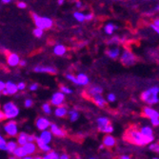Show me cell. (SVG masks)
Returning a JSON list of instances; mask_svg holds the SVG:
<instances>
[{
	"label": "cell",
	"mask_w": 159,
	"mask_h": 159,
	"mask_svg": "<svg viewBox=\"0 0 159 159\" xmlns=\"http://www.w3.org/2000/svg\"><path fill=\"white\" fill-rule=\"evenodd\" d=\"M126 139L131 142L136 146H146V145H150V144L153 143L155 139H150V138H146L144 137L141 133L139 132V129H134V128H131L129 129L126 135H125Z\"/></svg>",
	"instance_id": "6da1fadb"
},
{
	"label": "cell",
	"mask_w": 159,
	"mask_h": 159,
	"mask_svg": "<svg viewBox=\"0 0 159 159\" xmlns=\"http://www.w3.org/2000/svg\"><path fill=\"white\" fill-rule=\"evenodd\" d=\"M158 93H159L158 86H153L146 90L145 92H143L140 95V98L143 102H145L147 105H149V107L152 105H156L159 102Z\"/></svg>",
	"instance_id": "7a4b0ae2"
},
{
	"label": "cell",
	"mask_w": 159,
	"mask_h": 159,
	"mask_svg": "<svg viewBox=\"0 0 159 159\" xmlns=\"http://www.w3.org/2000/svg\"><path fill=\"white\" fill-rule=\"evenodd\" d=\"M33 19L37 29L39 30H49L53 26V20L50 17L40 16L37 13H33Z\"/></svg>",
	"instance_id": "3957f363"
},
{
	"label": "cell",
	"mask_w": 159,
	"mask_h": 159,
	"mask_svg": "<svg viewBox=\"0 0 159 159\" xmlns=\"http://www.w3.org/2000/svg\"><path fill=\"white\" fill-rule=\"evenodd\" d=\"M2 111L5 115V119L11 120L17 117V115L19 114V108L13 102L10 101V102H7L3 105Z\"/></svg>",
	"instance_id": "277c9868"
},
{
	"label": "cell",
	"mask_w": 159,
	"mask_h": 159,
	"mask_svg": "<svg viewBox=\"0 0 159 159\" xmlns=\"http://www.w3.org/2000/svg\"><path fill=\"white\" fill-rule=\"evenodd\" d=\"M120 61L124 66L129 67L134 65L137 62V57L134 55V53L132 51L124 50L120 55Z\"/></svg>",
	"instance_id": "5b68a950"
},
{
	"label": "cell",
	"mask_w": 159,
	"mask_h": 159,
	"mask_svg": "<svg viewBox=\"0 0 159 159\" xmlns=\"http://www.w3.org/2000/svg\"><path fill=\"white\" fill-rule=\"evenodd\" d=\"M143 114L151 119V123L153 127L159 126V112L152 107H145L143 109Z\"/></svg>",
	"instance_id": "8992f818"
},
{
	"label": "cell",
	"mask_w": 159,
	"mask_h": 159,
	"mask_svg": "<svg viewBox=\"0 0 159 159\" xmlns=\"http://www.w3.org/2000/svg\"><path fill=\"white\" fill-rule=\"evenodd\" d=\"M4 133L10 136V137H16L18 134V126L17 123L13 120L8 121L4 126H3Z\"/></svg>",
	"instance_id": "52a82bcc"
},
{
	"label": "cell",
	"mask_w": 159,
	"mask_h": 159,
	"mask_svg": "<svg viewBox=\"0 0 159 159\" xmlns=\"http://www.w3.org/2000/svg\"><path fill=\"white\" fill-rule=\"evenodd\" d=\"M65 102V94H63L60 92H56L52 95L51 98V104L54 107H60L63 106V103Z\"/></svg>",
	"instance_id": "ba28073f"
},
{
	"label": "cell",
	"mask_w": 159,
	"mask_h": 159,
	"mask_svg": "<svg viewBox=\"0 0 159 159\" xmlns=\"http://www.w3.org/2000/svg\"><path fill=\"white\" fill-rule=\"evenodd\" d=\"M50 125H51L50 120L46 117H43V116H39L35 121V126H36L37 129H39L40 132L47 131V129L50 128Z\"/></svg>",
	"instance_id": "9c48e42d"
},
{
	"label": "cell",
	"mask_w": 159,
	"mask_h": 159,
	"mask_svg": "<svg viewBox=\"0 0 159 159\" xmlns=\"http://www.w3.org/2000/svg\"><path fill=\"white\" fill-rule=\"evenodd\" d=\"M34 70L35 73H41V74H49V75L57 74V70L52 66H36L34 67Z\"/></svg>",
	"instance_id": "30bf717a"
},
{
	"label": "cell",
	"mask_w": 159,
	"mask_h": 159,
	"mask_svg": "<svg viewBox=\"0 0 159 159\" xmlns=\"http://www.w3.org/2000/svg\"><path fill=\"white\" fill-rule=\"evenodd\" d=\"M20 57L17 53H13V52H11L8 54L7 56V63L10 67H16L19 65V62H20Z\"/></svg>",
	"instance_id": "8fae6325"
},
{
	"label": "cell",
	"mask_w": 159,
	"mask_h": 159,
	"mask_svg": "<svg viewBox=\"0 0 159 159\" xmlns=\"http://www.w3.org/2000/svg\"><path fill=\"white\" fill-rule=\"evenodd\" d=\"M50 132L52 135H55L57 137H65L66 136V133L63 131V129L54 123H51L50 125Z\"/></svg>",
	"instance_id": "7c38bea8"
},
{
	"label": "cell",
	"mask_w": 159,
	"mask_h": 159,
	"mask_svg": "<svg viewBox=\"0 0 159 159\" xmlns=\"http://www.w3.org/2000/svg\"><path fill=\"white\" fill-rule=\"evenodd\" d=\"M22 148L27 156H32L37 151V146L35 145V143H26L24 146H22Z\"/></svg>",
	"instance_id": "4fadbf2b"
},
{
	"label": "cell",
	"mask_w": 159,
	"mask_h": 159,
	"mask_svg": "<svg viewBox=\"0 0 159 159\" xmlns=\"http://www.w3.org/2000/svg\"><path fill=\"white\" fill-rule=\"evenodd\" d=\"M141 134L144 136V137H146V138H150V139H155V136H154V134H153V129L152 127L150 126H143L141 129H140V131Z\"/></svg>",
	"instance_id": "5bb4252c"
},
{
	"label": "cell",
	"mask_w": 159,
	"mask_h": 159,
	"mask_svg": "<svg viewBox=\"0 0 159 159\" xmlns=\"http://www.w3.org/2000/svg\"><path fill=\"white\" fill-rule=\"evenodd\" d=\"M102 145L106 148H112L116 145V139H115L112 135L107 134L103 137Z\"/></svg>",
	"instance_id": "9a60e30c"
},
{
	"label": "cell",
	"mask_w": 159,
	"mask_h": 159,
	"mask_svg": "<svg viewBox=\"0 0 159 159\" xmlns=\"http://www.w3.org/2000/svg\"><path fill=\"white\" fill-rule=\"evenodd\" d=\"M102 93H103L102 87L96 86V85H92L89 87L88 89H87V94H88L90 97L96 95V94H102Z\"/></svg>",
	"instance_id": "2e32d148"
},
{
	"label": "cell",
	"mask_w": 159,
	"mask_h": 159,
	"mask_svg": "<svg viewBox=\"0 0 159 159\" xmlns=\"http://www.w3.org/2000/svg\"><path fill=\"white\" fill-rule=\"evenodd\" d=\"M5 90H6L8 95H14L18 92L16 84H14L12 81H8L5 83Z\"/></svg>",
	"instance_id": "e0dca14e"
},
{
	"label": "cell",
	"mask_w": 159,
	"mask_h": 159,
	"mask_svg": "<svg viewBox=\"0 0 159 159\" xmlns=\"http://www.w3.org/2000/svg\"><path fill=\"white\" fill-rule=\"evenodd\" d=\"M92 99H93V101L94 102V104L97 105V106L100 107V108H104V107H106V105H107V101H106V99L102 96V94H96V95H93V96H92Z\"/></svg>",
	"instance_id": "ac0fdd59"
},
{
	"label": "cell",
	"mask_w": 159,
	"mask_h": 159,
	"mask_svg": "<svg viewBox=\"0 0 159 159\" xmlns=\"http://www.w3.org/2000/svg\"><path fill=\"white\" fill-rule=\"evenodd\" d=\"M39 138L41 139V141L44 144H47V145H49V144L52 140V134H51V132L49 131V129H47V131L41 132V134L39 135Z\"/></svg>",
	"instance_id": "d6986e66"
},
{
	"label": "cell",
	"mask_w": 159,
	"mask_h": 159,
	"mask_svg": "<svg viewBox=\"0 0 159 159\" xmlns=\"http://www.w3.org/2000/svg\"><path fill=\"white\" fill-rule=\"evenodd\" d=\"M75 77H76L78 86H87V85H89V83H90L89 76L87 75H85V74H83V73L78 74Z\"/></svg>",
	"instance_id": "ffe728a7"
},
{
	"label": "cell",
	"mask_w": 159,
	"mask_h": 159,
	"mask_svg": "<svg viewBox=\"0 0 159 159\" xmlns=\"http://www.w3.org/2000/svg\"><path fill=\"white\" fill-rule=\"evenodd\" d=\"M54 114H55V116L57 117H65L66 115L68 114V109L67 107L65 106H60V107H56L54 109Z\"/></svg>",
	"instance_id": "44dd1931"
},
{
	"label": "cell",
	"mask_w": 159,
	"mask_h": 159,
	"mask_svg": "<svg viewBox=\"0 0 159 159\" xmlns=\"http://www.w3.org/2000/svg\"><path fill=\"white\" fill-rule=\"evenodd\" d=\"M67 52V49L62 44H57L53 47V53L57 56H63Z\"/></svg>",
	"instance_id": "7402d4cb"
},
{
	"label": "cell",
	"mask_w": 159,
	"mask_h": 159,
	"mask_svg": "<svg viewBox=\"0 0 159 159\" xmlns=\"http://www.w3.org/2000/svg\"><path fill=\"white\" fill-rule=\"evenodd\" d=\"M106 54L110 57L111 59H116L117 57H119V55H120V50L118 48H111L106 52Z\"/></svg>",
	"instance_id": "603a6c76"
},
{
	"label": "cell",
	"mask_w": 159,
	"mask_h": 159,
	"mask_svg": "<svg viewBox=\"0 0 159 159\" xmlns=\"http://www.w3.org/2000/svg\"><path fill=\"white\" fill-rule=\"evenodd\" d=\"M18 147L16 141L14 140H10V141H7V144H6V152H8L9 153H12L14 152L16 148Z\"/></svg>",
	"instance_id": "cb8c5ba5"
},
{
	"label": "cell",
	"mask_w": 159,
	"mask_h": 159,
	"mask_svg": "<svg viewBox=\"0 0 159 159\" xmlns=\"http://www.w3.org/2000/svg\"><path fill=\"white\" fill-rule=\"evenodd\" d=\"M28 135H29V134H26V133H20V134H18L17 141H16V143H17V145H18V146L22 147V146L25 145L26 143H28V141H27Z\"/></svg>",
	"instance_id": "d4e9b609"
},
{
	"label": "cell",
	"mask_w": 159,
	"mask_h": 159,
	"mask_svg": "<svg viewBox=\"0 0 159 159\" xmlns=\"http://www.w3.org/2000/svg\"><path fill=\"white\" fill-rule=\"evenodd\" d=\"M96 124H97V127L98 129L100 128H103L109 124H111V121L108 117H105V116H101V117H98L96 119Z\"/></svg>",
	"instance_id": "484cf974"
},
{
	"label": "cell",
	"mask_w": 159,
	"mask_h": 159,
	"mask_svg": "<svg viewBox=\"0 0 159 159\" xmlns=\"http://www.w3.org/2000/svg\"><path fill=\"white\" fill-rule=\"evenodd\" d=\"M116 29H117V26H115V25L112 24V23H108V24L104 27V32H105L106 34L111 35V34L114 33V31L116 30Z\"/></svg>",
	"instance_id": "4316f807"
},
{
	"label": "cell",
	"mask_w": 159,
	"mask_h": 159,
	"mask_svg": "<svg viewBox=\"0 0 159 159\" xmlns=\"http://www.w3.org/2000/svg\"><path fill=\"white\" fill-rule=\"evenodd\" d=\"M68 114H69V117H70V120L71 122H75L76 120H78L79 118V112L77 110L74 109V110H70V111H68Z\"/></svg>",
	"instance_id": "83f0119b"
},
{
	"label": "cell",
	"mask_w": 159,
	"mask_h": 159,
	"mask_svg": "<svg viewBox=\"0 0 159 159\" xmlns=\"http://www.w3.org/2000/svg\"><path fill=\"white\" fill-rule=\"evenodd\" d=\"M12 155L14 156V157H16L17 159L18 158H23V157H25V156H27L26 155V152H24V150H23V148L22 147H20V146H18L16 150H14V152H12Z\"/></svg>",
	"instance_id": "f1b7e54d"
},
{
	"label": "cell",
	"mask_w": 159,
	"mask_h": 159,
	"mask_svg": "<svg viewBox=\"0 0 159 159\" xmlns=\"http://www.w3.org/2000/svg\"><path fill=\"white\" fill-rule=\"evenodd\" d=\"M59 153L55 151H51L47 152L44 156H42V159H59Z\"/></svg>",
	"instance_id": "f546056e"
},
{
	"label": "cell",
	"mask_w": 159,
	"mask_h": 159,
	"mask_svg": "<svg viewBox=\"0 0 159 159\" xmlns=\"http://www.w3.org/2000/svg\"><path fill=\"white\" fill-rule=\"evenodd\" d=\"M99 129V132L103 133V134H111L114 131V128H113V126H112L111 124H109V125H107V126H105V127H103V128H100V129Z\"/></svg>",
	"instance_id": "4dcf8cb0"
},
{
	"label": "cell",
	"mask_w": 159,
	"mask_h": 159,
	"mask_svg": "<svg viewBox=\"0 0 159 159\" xmlns=\"http://www.w3.org/2000/svg\"><path fill=\"white\" fill-rule=\"evenodd\" d=\"M74 17L76 21L82 23L85 21V13L82 12V11H76L74 12Z\"/></svg>",
	"instance_id": "1f68e13d"
},
{
	"label": "cell",
	"mask_w": 159,
	"mask_h": 159,
	"mask_svg": "<svg viewBox=\"0 0 159 159\" xmlns=\"http://www.w3.org/2000/svg\"><path fill=\"white\" fill-rule=\"evenodd\" d=\"M37 148L41 151V152H49L52 151V148L50 145H47V144H41V145L37 146Z\"/></svg>",
	"instance_id": "d6a6232c"
},
{
	"label": "cell",
	"mask_w": 159,
	"mask_h": 159,
	"mask_svg": "<svg viewBox=\"0 0 159 159\" xmlns=\"http://www.w3.org/2000/svg\"><path fill=\"white\" fill-rule=\"evenodd\" d=\"M60 93H62L63 94H70L71 93H73V90H70L69 87H67V86H64V85H61L60 86Z\"/></svg>",
	"instance_id": "836d02e7"
},
{
	"label": "cell",
	"mask_w": 159,
	"mask_h": 159,
	"mask_svg": "<svg viewBox=\"0 0 159 159\" xmlns=\"http://www.w3.org/2000/svg\"><path fill=\"white\" fill-rule=\"evenodd\" d=\"M42 110H43V111H44L46 114H51L52 112V107H51V105L49 103H44V104H43L42 105Z\"/></svg>",
	"instance_id": "e575fe53"
},
{
	"label": "cell",
	"mask_w": 159,
	"mask_h": 159,
	"mask_svg": "<svg viewBox=\"0 0 159 159\" xmlns=\"http://www.w3.org/2000/svg\"><path fill=\"white\" fill-rule=\"evenodd\" d=\"M6 144H7V140L0 134V150L6 151Z\"/></svg>",
	"instance_id": "d590c367"
},
{
	"label": "cell",
	"mask_w": 159,
	"mask_h": 159,
	"mask_svg": "<svg viewBox=\"0 0 159 159\" xmlns=\"http://www.w3.org/2000/svg\"><path fill=\"white\" fill-rule=\"evenodd\" d=\"M149 150L154 152H159V145L158 143H152L149 145Z\"/></svg>",
	"instance_id": "8d00e7d4"
},
{
	"label": "cell",
	"mask_w": 159,
	"mask_h": 159,
	"mask_svg": "<svg viewBox=\"0 0 159 159\" xmlns=\"http://www.w3.org/2000/svg\"><path fill=\"white\" fill-rule=\"evenodd\" d=\"M106 101H108V102H111V103L115 102V101H116V95H115L114 93H108V95H107V100H106Z\"/></svg>",
	"instance_id": "74e56055"
},
{
	"label": "cell",
	"mask_w": 159,
	"mask_h": 159,
	"mask_svg": "<svg viewBox=\"0 0 159 159\" xmlns=\"http://www.w3.org/2000/svg\"><path fill=\"white\" fill-rule=\"evenodd\" d=\"M33 34H34V35L35 37L40 38V37H42V36H43V34H44V31L39 30V29L35 28L34 30L33 31Z\"/></svg>",
	"instance_id": "f35d334b"
},
{
	"label": "cell",
	"mask_w": 159,
	"mask_h": 159,
	"mask_svg": "<svg viewBox=\"0 0 159 159\" xmlns=\"http://www.w3.org/2000/svg\"><path fill=\"white\" fill-rule=\"evenodd\" d=\"M66 78H67L68 80H70V82H73L74 84L77 85V80H76V77H75V76L74 75L67 74V75H66Z\"/></svg>",
	"instance_id": "ab89813d"
},
{
	"label": "cell",
	"mask_w": 159,
	"mask_h": 159,
	"mask_svg": "<svg viewBox=\"0 0 159 159\" xmlns=\"http://www.w3.org/2000/svg\"><path fill=\"white\" fill-rule=\"evenodd\" d=\"M120 42V39H119V37L118 36H113L112 38H111L109 41H108V43L110 45H112V44H116V43H119Z\"/></svg>",
	"instance_id": "60d3db41"
},
{
	"label": "cell",
	"mask_w": 159,
	"mask_h": 159,
	"mask_svg": "<svg viewBox=\"0 0 159 159\" xmlns=\"http://www.w3.org/2000/svg\"><path fill=\"white\" fill-rule=\"evenodd\" d=\"M16 87H17V91L23 92V91H25V89H26V83H25V82H19V83L16 85Z\"/></svg>",
	"instance_id": "b9f144b4"
},
{
	"label": "cell",
	"mask_w": 159,
	"mask_h": 159,
	"mask_svg": "<svg viewBox=\"0 0 159 159\" xmlns=\"http://www.w3.org/2000/svg\"><path fill=\"white\" fill-rule=\"evenodd\" d=\"M24 105L26 108H31L33 105H34V101L33 99H30V98H28L24 101Z\"/></svg>",
	"instance_id": "7bdbcfd3"
},
{
	"label": "cell",
	"mask_w": 159,
	"mask_h": 159,
	"mask_svg": "<svg viewBox=\"0 0 159 159\" xmlns=\"http://www.w3.org/2000/svg\"><path fill=\"white\" fill-rule=\"evenodd\" d=\"M93 19V13L92 12H88L85 14V20L86 21H92Z\"/></svg>",
	"instance_id": "ee69618b"
},
{
	"label": "cell",
	"mask_w": 159,
	"mask_h": 159,
	"mask_svg": "<svg viewBox=\"0 0 159 159\" xmlns=\"http://www.w3.org/2000/svg\"><path fill=\"white\" fill-rule=\"evenodd\" d=\"M38 88H39V85L37 83H34V84H32L30 86V91L31 92H35V91L38 90Z\"/></svg>",
	"instance_id": "f6af8a7d"
},
{
	"label": "cell",
	"mask_w": 159,
	"mask_h": 159,
	"mask_svg": "<svg viewBox=\"0 0 159 159\" xmlns=\"http://www.w3.org/2000/svg\"><path fill=\"white\" fill-rule=\"evenodd\" d=\"M16 6H17V8H19V9H26V8H27V4H26L25 2H22V1L17 2V3H16Z\"/></svg>",
	"instance_id": "bcb514c9"
},
{
	"label": "cell",
	"mask_w": 159,
	"mask_h": 159,
	"mask_svg": "<svg viewBox=\"0 0 159 159\" xmlns=\"http://www.w3.org/2000/svg\"><path fill=\"white\" fill-rule=\"evenodd\" d=\"M34 137H35V135L29 134L28 135V139H27L28 143H34Z\"/></svg>",
	"instance_id": "7dc6e473"
},
{
	"label": "cell",
	"mask_w": 159,
	"mask_h": 159,
	"mask_svg": "<svg viewBox=\"0 0 159 159\" xmlns=\"http://www.w3.org/2000/svg\"><path fill=\"white\" fill-rule=\"evenodd\" d=\"M59 159H70V157L67 153H62L61 155H59Z\"/></svg>",
	"instance_id": "c3c4849f"
},
{
	"label": "cell",
	"mask_w": 159,
	"mask_h": 159,
	"mask_svg": "<svg viewBox=\"0 0 159 159\" xmlns=\"http://www.w3.org/2000/svg\"><path fill=\"white\" fill-rule=\"evenodd\" d=\"M150 26H151V28L152 29V30H153V31H154V32H155L156 34H158V33H159V28H158V27L154 26V25H153L152 23V24H151Z\"/></svg>",
	"instance_id": "681fc988"
},
{
	"label": "cell",
	"mask_w": 159,
	"mask_h": 159,
	"mask_svg": "<svg viewBox=\"0 0 159 159\" xmlns=\"http://www.w3.org/2000/svg\"><path fill=\"white\" fill-rule=\"evenodd\" d=\"M4 89H5V82L0 80V93H1Z\"/></svg>",
	"instance_id": "f907efd6"
},
{
	"label": "cell",
	"mask_w": 159,
	"mask_h": 159,
	"mask_svg": "<svg viewBox=\"0 0 159 159\" xmlns=\"http://www.w3.org/2000/svg\"><path fill=\"white\" fill-rule=\"evenodd\" d=\"M4 119H5V115H4L3 111L0 110V121H3Z\"/></svg>",
	"instance_id": "816d5d0a"
},
{
	"label": "cell",
	"mask_w": 159,
	"mask_h": 159,
	"mask_svg": "<svg viewBox=\"0 0 159 159\" xmlns=\"http://www.w3.org/2000/svg\"><path fill=\"white\" fill-rule=\"evenodd\" d=\"M27 65V61L26 60H20V62H19V66L20 67H25Z\"/></svg>",
	"instance_id": "f5cc1de1"
},
{
	"label": "cell",
	"mask_w": 159,
	"mask_h": 159,
	"mask_svg": "<svg viewBox=\"0 0 159 159\" xmlns=\"http://www.w3.org/2000/svg\"><path fill=\"white\" fill-rule=\"evenodd\" d=\"M154 26H156V27H158L159 28V19L158 18H155L154 20H153V23H152Z\"/></svg>",
	"instance_id": "db71d44e"
},
{
	"label": "cell",
	"mask_w": 159,
	"mask_h": 159,
	"mask_svg": "<svg viewBox=\"0 0 159 159\" xmlns=\"http://www.w3.org/2000/svg\"><path fill=\"white\" fill-rule=\"evenodd\" d=\"M119 159H132V158H131V156H129L127 154H124V155H121Z\"/></svg>",
	"instance_id": "11a10c76"
},
{
	"label": "cell",
	"mask_w": 159,
	"mask_h": 159,
	"mask_svg": "<svg viewBox=\"0 0 159 159\" xmlns=\"http://www.w3.org/2000/svg\"><path fill=\"white\" fill-rule=\"evenodd\" d=\"M75 7H76L77 9H80V8L82 7V2H80V1L75 2Z\"/></svg>",
	"instance_id": "9f6ffc18"
},
{
	"label": "cell",
	"mask_w": 159,
	"mask_h": 159,
	"mask_svg": "<svg viewBox=\"0 0 159 159\" xmlns=\"http://www.w3.org/2000/svg\"><path fill=\"white\" fill-rule=\"evenodd\" d=\"M2 3L3 4H10V3H11V0H2Z\"/></svg>",
	"instance_id": "6f0895ef"
},
{
	"label": "cell",
	"mask_w": 159,
	"mask_h": 159,
	"mask_svg": "<svg viewBox=\"0 0 159 159\" xmlns=\"http://www.w3.org/2000/svg\"><path fill=\"white\" fill-rule=\"evenodd\" d=\"M58 5H63L64 4V0H59V1H57Z\"/></svg>",
	"instance_id": "680465c9"
},
{
	"label": "cell",
	"mask_w": 159,
	"mask_h": 159,
	"mask_svg": "<svg viewBox=\"0 0 159 159\" xmlns=\"http://www.w3.org/2000/svg\"><path fill=\"white\" fill-rule=\"evenodd\" d=\"M22 159H33V156H25Z\"/></svg>",
	"instance_id": "91938a15"
},
{
	"label": "cell",
	"mask_w": 159,
	"mask_h": 159,
	"mask_svg": "<svg viewBox=\"0 0 159 159\" xmlns=\"http://www.w3.org/2000/svg\"><path fill=\"white\" fill-rule=\"evenodd\" d=\"M104 148H105V147H104V146L102 145V144H101V145L99 146V148H98V149H99V150H103Z\"/></svg>",
	"instance_id": "94428289"
},
{
	"label": "cell",
	"mask_w": 159,
	"mask_h": 159,
	"mask_svg": "<svg viewBox=\"0 0 159 159\" xmlns=\"http://www.w3.org/2000/svg\"><path fill=\"white\" fill-rule=\"evenodd\" d=\"M33 159H42V157H40V156H34V157H33Z\"/></svg>",
	"instance_id": "6125c7cd"
},
{
	"label": "cell",
	"mask_w": 159,
	"mask_h": 159,
	"mask_svg": "<svg viewBox=\"0 0 159 159\" xmlns=\"http://www.w3.org/2000/svg\"><path fill=\"white\" fill-rule=\"evenodd\" d=\"M9 159H17V158H16V157H14L13 155H11V156L9 157Z\"/></svg>",
	"instance_id": "be15d7a7"
},
{
	"label": "cell",
	"mask_w": 159,
	"mask_h": 159,
	"mask_svg": "<svg viewBox=\"0 0 159 159\" xmlns=\"http://www.w3.org/2000/svg\"><path fill=\"white\" fill-rule=\"evenodd\" d=\"M152 159H159L158 157H154V158H152Z\"/></svg>",
	"instance_id": "e7e4bbea"
},
{
	"label": "cell",
	"mask_w": 159,
	"mask_h": 159,
	"mask_svg": "<svg viewBox=\"0 0 159 159\" xmlns=\"http://www.w3.org/2000/svg\"><path fill=\"white\" fill-rule=\"evenodd\" d=\"M89 159H95V158H93V157H92V158H89Z\"/></svg>",
	"instance_id": "03108f58"
},
{
	"label": "cell",
	"mask_w": 159,
	"mask_h": 159,
	"mask_svg": "<svg viewBox=\"0 0 159 159\" xmlns=\"http://www.w3.org/2000/svg\"><path fill=\"white\" fill-rule=\"evenodd\" d=\"M0 97H1V93H0Z\"/></svg>",
	"instance_id": "003e7915"
}]
</instances>
